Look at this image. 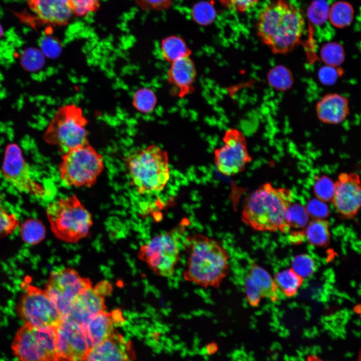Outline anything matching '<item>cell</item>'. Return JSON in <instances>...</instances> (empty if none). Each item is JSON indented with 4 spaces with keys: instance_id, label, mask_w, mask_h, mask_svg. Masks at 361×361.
Segmentation results:
<instances>
[{
    "instance_id": "f6af8a7d",
    "label": "cell",
    "mask_w": 361,
    "mask_h": 361,
    "mask_svg": "<svg viewBox=\"0 0 361 361\" xmlns=\"http://www.w3.org/2000/svg\"><path fill=\"white\" fill-rule=\"evenodd\" d=\"M304 361H327L323 360L315 355H310L307 357Z\"/></svg>"
},
{
    "instance_id": "484cf974",
    "label": "cell",
    "mask_w": 361,
    "mask_h": 361,
    "mask_svg": "<svg viewBox=\"0 0 361 361\" xmlns=\"http://www.w3.org/2000/svg\"><path fill=\"white\" fill-rule=\"evenodd\" d=\"M353 15L354 11L351 4L345 1H338L329 8L328 19L334 27L342 29L351 24Z\"/></svg>"
},
{
    "instance_id": "7bdbcfd3",
    "label": "cell",
    "mask_w": 361,
    "mask_h": 361,
    "mask_svg": "<svg viewBox=\"0 0 361 361\" xmlns=\"http://www.w3.org/2000/svg\"><path fill=\"white\" fill-rule=\"evenodd\" d=\"M136 5L144 11H159L170 7L173 0H134Z\"/></svg>"
},
{
    "instance_id": "7c38bea8",
    "label": "cell",
    "mask_w": 361,
    "mask_h": 361,
    "mask_svg": "<svg viewBox=\"0 0 361 361\" xmlns=\"http://www.w3.org/2000/svg\"><path fill=\"white\" fill-rule=\"evenodd\" d=\"M2 170L5 178L19 192L39 198L50 196L49 190L32 178L18 144L11 143L7 145Z\"/></svg>"
},
{
    "instance_id": "8d00e7d4",
    "label": "cell",
    "mask_w": 361,
    "mask_h": 361,
    "mask_svg": "<svg viewBox=\"0 0 361 361\" xmlns=\"http://www.w3.org/2000/svg\"><path fill=\"white\" fill-rule=\"evenodd\" d=\"M19 225L16 215L7 212L0 206V240L11 235Z\"/></svg>"
},
{
    "instance_id": "ee69618b",
    "label": "cell",
    "mask_w": 361,
    "mask_h": 361,
    "mask_svg": "<svg viewBox=\"0 0 361 361\" xmlns=\"http://www.w3.org/2000/svg\"><path fill=\"white\" fill-rule=\"evenodd\" d=\"M94 289L99 294L104 296L111 293L112 287L108 281H103L96 285Z\"/></svg>"
},
{
    "instance_id": "7dc6e473",
    "label": "cell",
    "mask_w": 361,
    "mask_h": 361,
    "mask_svg": "<svg viewBox=\"0 0 361 361\" xmlns=\"http://www.w3.org/2000/svg\"><path fill=\"white\" fill-rule=\"evenodd\" d=\"M360 240H361V235H360Z\"/></svg>"
},
{
    "instance_id": "ba28073f",
    "label": "cell",
    "mask_w": 361,
    "mask_h": 361,
    "mask_svg": "<svg viewBox=\"0 0 361 361\" xmlns=\"http://www.w3.org/2000/svg\"><path fill=\"white\" fill-rule=\"evenodd\" d=\"M104 166L102 155L88 142L63 153L58 171L65 186L91 188L96 183Z\"/></svg>"
},
{
    "instance_id": "4dcf8cb0",
    "label": "cell",
    "mask_w": 361,
    "mask_h": 361,
    "mask_svg": "<svg viewBox=\"0 0 361 361\" xmlns=\"http://www.w3.org/2000/svg\"><path fill=\"white\" fill-rule=\"evenodd\" d=\"M286 217L290 228H303L309 223V216L306 208L298 203L291 204L288 209Z\"/></svg>"
},
{
    "instance_id": "603a6c76",
    "label": "cell",
    "mask_w": 361,
    "mask_h": 361,
    "mask_svg": "<svg viewBox=\"0 0 361 361\" xmlns=\"http://www.w3.org/2000/svg\"><path fill=\"white\" fill-rule=\"evenodd\" d=\"M304 232L306 239L312 246L326 247L330 243V225L325 219H313L308 223Z\"/></svg>"
},
{
    "instance_id": "3957f363",
    "label": "cell",
    "mask_w": 361,
    "mask_h": 361,
    "mask_svg": "<svg viewBox=\"0 0 361 361\" xmlns=\"http://www.w3.org/2000/svg\"><path fill=\"white\" fill-rule=\"evenodd\" d=\"M293 200L290 190L265 183L246 198L242 221L257 231L287 233L290 228L286 216Z\"/></svg>"
},
{
    "instance_id": "d590c367",
    "label": "cell",
    "mask_w": 361,
    "mask_h": 361,
    "mask_svg": "<svg viewBox=\"0 0 361 361\" xmlns=\"http://www.w3.org/2000/svg\"><path fill=\"white\" fill-rule=\"evenodd\" d=\"M329 8L324 0H315L308 10V17L315 25L324 24L328 18Z\"/></svg>"
},
{
    "instance_id": "7402d4cb",
    "label": "cell",
    "mask_w": 361,
    "mask_h": 361,
    "mask_svg": "<svg viewBox=\"0 0 361 361\" xmlns=\"http://www.w3.org/2000/svg\"><path fill=\"white\" fill-rule=\"evenodd\" d=\"M249 274L259 287L263 298L273 302L279 300L281 292L274 279H273L266 270L259 265L253 264L251 266Z\"/></svg>"
},
{
    "instance_id": "9a60e30c",
    "label": "cell",
    "mask_w": 361,
    "mask_h": 361,
    "mask_svg": "<svg viewBox=\"0 0 361 361\" xmlns=\"http://www.w3.org/2000/svg\"><path fill=\"white\" fill-rule=\"evenodd\" d=\"M56 328L59 361H84L90 346L84 327L64 319Z\"/></svg>"
},
{
    "instance_id": "bcb514c9",
    "label": "cell",
    "mask_w": 361,
    "mask_h": 361,
    "mask_svg": "<svg viewBox=\"0 0 361 361\" xmlns=\"http://www.w3.org/2000/svg\"><path fill=\"white\" fill-rule=\"evenodd\" d=\"M3 28L0 24V38L3 36Z\"/></svg>"
},
{
    "instance_id": "60d3db41",
    "label": "cell",
    "mask_w": 361,
    "mask_h": 361,
    "mask_svg": "<svg viewBox=\"0 0 361 361\" xmlns=\"http://www.w3.org/2000/svg\"><path fill=\"white\" fill-rule=\"evenodd\" d=\"M227 9L238 13H245L254 7L260 0H218Z\"/></svg>"
},
{
    "instance_id": "30bf717a",
    "label": "cell",
    "mask_w": 361,
    "mask_h": 361,
    "mask_svg": "<svg viewBox=\"0 0 361 361\" xmlns=\"http://www.w3.org/2000/svg\"><path fill=\"white\" fill-rule=\"evenodd\" d=\"M24 291L16 305V311L24 324L34 326H57L62 321L57 307L41 289L24 282Z\"/></svg>"
},
{
    "instance_id": "277c9868",
    "label": "cell",
    "mask_w": 361,
    "mask_h": 361,
    "mask_svg": "<svg viewBox=\"0 0 361 361\" xmlns=\"http://www.w3.org/2000/svg\"><path fill=\"white\" fill-rule=\"evenodd\" d=\"M125 164L131 185L141 195L161 192L170 176L167 152L156 145H150L130 153Z\"/></svg>"
},
{
    "instance_id": "ab89813d",
    "label": "cell",
    "mask_w": 361,
    "mask_h": 361,
    "mask_svg": "<svg viewBox=\"0 0 361 361\" xmlns=\"http://www.w3.org/2000/svg\"><path fill=\"white\" fill-rule=\"evenodd\" d=\"M305 208L309 216L313 219H324L329 213V208L325 202L317 199L310 200Z\"/></svg>"
},
{
    "instance_id": "5b68a950",
    "label": "cell",
    "mask_w": 361,
    "mask_h": 361,
    "mask_svg": "<svg viewBox=\"0 0 361 361\" xmlns=\"http://www.w3.org/2000/svg\"><path fill=\"white\" fill-rule=\"evenodd\" d=\"M46 214L53 234L67 243H76L86 237L93 224L90 212L76 195L53 202Z\"/></svg>"
},
{
    "instance_id": "6da1fadb",
    "label": "cell",
    "mask_w": 361,
    "mask_h": 361,
    "mask_svg": "<svg viewBox=\"0 0 361 361\" xmlns=\"http://www.w3.org/2000/svg\"><path fill=\"white\" fill-rule=\"evenodd\" d=\"M305 27L303 13L288 0H275L258 14L256 30L260 40L273 53L283 54L299 43Z\"/></svg>"
},
{
    "instance_id": "8fae6325",
    "label": "cell",
    "mask_w": 361,
    "mask_h": 361,
    "mask_svg": "<svg viewBox=\"0 0 361 361\" xmlns=\"http://www.w3.org/2000/svg\"><path fill=\"white\" fill-rule=\"evenodd\" d=\"M91 286L89 278L81 277L74 269L66 268L51 272L44 290L57 307L63 320L76 297Z\"/></svg>"
},
{
    "instance_id": "44dd1931",
    "label": "cell",
    "mask_w": 361,
    "mask_h": 361,
    "mask_svg": "<svg viewBox=\"0 0 361 361\" xmlns=\"http://www.w3.org/2000/svg\"><path fill=\"white\" fill-rule=\"evenodd\" d=\"M197 71L190 57L179 59L172 63L167 72V80L179 97L193 91Z\"/></svg>"
},
{
    "instance_id": "f1b7e54d",
    "label": "cell",
    "mask_w": 361,
    "mask_h": 361,
    "mask_svg": "<svg viewBox=\"0 0 361 361\" xmlns=\"http://www.w3.org/2000/svg\"><path fill=\"white\" fill-rule=\"evenodd\" d=\"M132 101L133 106L137 111L142 113H149L155 108L157 98L152 90L144 87L134 92Z\"/></svg>"
},
{
    "instance_id": "836d02e7",
    "label": "cell",
    "mask_w": 361,
    "mask_h": 361,
    "mask_svg": "<svg viewBox=\"0 0 361 361\" xmlns=\"http://www.w3.org/2000/svg\"><path fill=\"white\" fill-rule=\"evenodd\" d=\"M334 191V182L325 175L319 177L313 185V192L316 198L323 202L332 201Z\"/></svg>"
},
{
    "instance_id": "5bb4252c",
    "label": "cell",
    "mask_w": 361,
    "mask_h": 361,
    "mask_svg": "<svg viewBox=\"0 0 361 361\" xmlns=\"http://www.w3.org/2000/svg\"><path fill=\"white\" fill-rule=\"evenodd\" d=\"M337 213L342 218L351 219L361 209V179L355 172H341L334 182L331 201Z\"/></svg>"
},
{
    "instance_id": "f35d334b",
    "label": "cell",
    "mask_w": 361,
    "mask_h": 361,
    "mask_svg": "<svg viewBox=\"0 0 361 361\" xmlns=\"http://www.w3.org/2000/svg\"><path fill=\"white\" fill-rule=\"evenodd\" d=\"M245 284L248 302L251 306L257 307L263 297L259 287L249 274L245 279Z\"/></svg>"
},
{
    "instance_id": "4316f807",
    "label": "cell",
    "mask_w": 361,
    "mask_h": 361,
    "mask_svg": "<svg viewBox=\"0 0 361 361\" xmlns=\"http://www.w3.org/2000/svg\"><path fill=\"white\" fill-rule=\"evenodd\" d=\"M20 236L22 241L28 245H37L42 242L46 236V229L39 220L30 218L21 225Z\"/></svg>"
},
{
    "instance_id": "b9f144b4",
    "label": "cell",
    "mask_w": 361,
    "mask_h": 361,
    "mask_svg": "<svg viewBox=\"0 0 361 361\" xmlns=\"http://www.w3.org/2000/svg\"><path fill=\"white\" fill-rule=\"evenodd\" d=\"M341 71L339 67H334L325 65L320 68L318 71V78L324 85H333L337 81L340 76Z\"/></svg>"
},
{
    "instance_id": "d4e9b609",
    "label": "cell",
    "mask_w": 361,
    "mask_h": 361,
    "mask_svg": "<svg viewBox=\"0 0 361 361\" xmlns=\"http://www.w3.org/2000/svg\"><path fill=\"white\" fill-rule=\"evenodd\" d=\"M274 279L280 292L287 297L295 296L304 281L292 268L278 272Z\"/></svg>"
},
{
    "instance_id": "83f0119b",
    "label": "cell",
    "mask_w": 361,
    "mask_h": 361,
    "mask_svg": "<svg viewBox=\"0 0 361 361\" xmlns=\"http://www.w3.org/2000/svg\"><path fill=\"white\" fill-rule=\"evenodd\" d=\"M320 56L325 65L339 67L345 61V53L343 47L340 43L330 42L321 47Z\"/></svg>"
},
{
    "instance_id": "d6986e66",
    "label": "cell",
    "mask_w": 361,
    "mask_h": 361,
    "mask_svg": "<svg viewBox=\"0 0 361 361\" xmlns=\"http://www.w3.org/2000/svg\"><path fill=\"white\" fill-rule=\"evenodd\" d=\"M132 358L130 343L116 332L90 348L84 361H132Z\"/></svg>"
},
{
    "instance_id": "7a4b0ae2",
    "label": "cell",
    "mask_w": 361,
    "mask_h": 361,
    "mask_svg": "<svg viewBox=\"0 0 361 361\" xmlns=\"http://www.w3.org/2000/svg\"><path fill=\"white\" fill-rule=\"evenodd\" d=\"M186 281L202 287L219 288L229 273V256L219 241L201 234L186 238Z\"/></svg>"
},
{
    "instance_id": "ac0fdd59",
    "label": "cell",
    "mask_w": 361,
    "mask_h": 361,
    "mask_svg": "<svg viewBox=\"0 0 361 361\" xmlns=\"http://www.w3.org/2000/svg\"><path fill=\"white\" fill-rule=\"evenodd\" d=\"M104 296L92 286L79 294L73 301L67 315L63 319L74 321L83 327L94 315L105 311Z\"/></svg>"
},
{
    "instance_id": "9c48e42d",
    "label": "cell",
    "mask_w": 361,
    "mask_h": 361,
    "mask_svg": "<svg viewBox=\"0 0 361 361\" xmlns=\"http://www.w3.org/2000/svg\"><path fill=\"white\" fill-rule=\"evenodd\" d=\"M56 327L24 324L19 328L12 343L18 361H59Z\"/></svg>"
},
{
    "instance_id": "74e56055",
    "label": "cell",
    "mask_w": 361,
    "mask_h": 361,
    "mask_svg": "<svg viewBox=\"0 0 361 361\" xmlns=\"http://www.w3.org/2000/svg\"><path fill=\"white\" fill-rule=\"evenodd\" d=\"M73 14L83 17L96 12L100 7L99 0H69Z\"/></svg>"
},
{
    "instance_id": "ffe728a7",
    "label": "cell",
    "mask_w": 361,
    "mask_h": 361,
    "mask_svg": "<svg viewBox=\"0 0 361 361\" xmlns=\"http://www.w3.org/2000/svg\"><path fill=\"white\" fill-rule=\"evenodd\" d=\"M315 109L317 117L321 122L337 125L342 123L349 115V100L342 94L328 93L317 102Z\"/></svg>"
},
{
    "instance_id": "1f68e13d",
    "label": "cell",
    "mask_w": 361,
    "mask_h": 361,
    "mask_svg": "<svg viewBox=\"0 0 361 361\" xmlns=\"http://www.w3.org/2000/svg\"><path fill=\"white\" fill-rule=\"evenodd\" d=\"M191 14L194 20L201 25L211 24L216 17L213 6L206 1L199 2L195 4L192 8Z\"/></svg>"
},
{
    "instance_id": "e575fe53",
    "label": "cell",
    "mask_w": 361,
    "mask_h": 361,
    "mask_svg": "<svg viewBox=\"0 0 361 361\" xmlns=\"http://www.w3.org/2000/svg\"><path fill=\"white\" fill-rule=\"evenodd\" d=\"M20 63L23 68L29 72H34L42 67L44 62L41 52L35 48H28L20 56Z\"/></svg>"
},
{
    "instance_id": "4fadbf2b",
    "label": "cell",
    "mask_w": 361,
    "mask_h": 361,
    "mask_svg": "<svg viewBox=\"0 0 361 361\" xmlns=\"http://www.w3.org/2000/svg\"><path fill=\"white\" fill-rule=\"evenodd\" d=\"M223 140V145L214 151L218 170L229 176L242 172L252 160L244 134L237 129L230 128L225 133Z\"/></svg>"
},
{
    "instance_id": "2e32d148",
    "label": "cell",
    "mask_w": 361,
    "mask_h": 361,
    "mask_svg": "<svg viewBox=\"0 0 361 361\" xmlns=\"http://www.w3.org/2000/svg\"><path fill=\"white\" fill-rule=\"evenodd\" d=\"M30 9L39 21L53 27L68 24L74 15L69 0H27Z\"/></svg>"
},
{
    "instance_id": "cb8c5ba5",
    "label": "cell",
    "mask_w": 361,
    "mask_h": 361,
    "mask_svg": "<svg viewBox=\"0 0 361 361\" xmlns=\"http://www.w3.org/2000/svg\"><path fill=\"white\" fill-rule=\"evenodd\" d=\"M160 52L162 58L172 63L179 59L190 57L191 51L185 41L178 36H169L161 42Z\"/></svg>"
},
{
    "instance_id": "d6a6232c",
    "label": "cell",
    "mask_w": 361,
    "mask_h": 361,
    "mask_svg": "<svg viewBox=\"0 0 361 361\" xmlns=\"http://www.w3.org/2000/svg\"><path fill=\"white\" fill-rule=\"evenodd\" d=\"M291 268L303 279L310 277L314 272L316 264L311 256L302 254L295 256L292 261Z\"/></svg>"
},
{
    "instance_id": "f546056e",
    "label": "cell",
    "mask_w": 361,
    "mask_h": 361,
    "mask_svg": "<svg viewBox=\"0 0 361 361\" xmlns=\"http://www.w3.org/2000/svg\"><path fill=\"white\" fill-rule=\"evenodd\" d=\"M269 84L274 88L285 91L291 87L293 76L288 69L282 65H278L271 69L268 74Z\"/></svg>"
},
{
    "instance_id": "8992f818",
    "label": "cell",
    "mask_w": 361,
    "mask_h": 361,
    "mask_svg": "<svg viewBox=\"0 0 361 361\" xmlns=\"http://www.w3.org/2000/svg\"><path fill=\"white\" fill-rule=\"evenodd\" d=\"M88 122L80 107L73 103L62 105L50 121L44 140L64 153L89 142Z\"/></svg>"
},
{
    "instance_id": "52a82bcc",
    "label": "cell",
    "mask_w": 361,
    "mask_h": 361,
    "mask_svg": "<svg viewBox=\"0 0 361 361\" xmlns=\"http://www.w3.org/2000/svg\"><path fill=\"white\" fill-rule=\"evenodd\" d=\"M188 225V220H183L170 230L149 239L140 247L139 259L156 275L172 277L180 259V238Z\"/></svg>"
},
{
    "instance_id": "e0dca14e",
    "label": "cell",
    "mask_w": 361,
    "mask_h": 361,
    "mask_svg": "<svg viewBox=\"0 0 361 361\" xmlns=\"http://www.w3.org/2000/svg\"><path fill=\"white\" fill-rule=\"evenodd\" d=\"M124 322L120 310L105 311L93 315L84 326L90 348L107 339L116 332V328Z\"/></svg>"
}]
</instances>
